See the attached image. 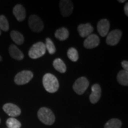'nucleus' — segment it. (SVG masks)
I'll use <instances>...</instances> for the list:
<instances>
[{"instance_id": "obj_1", "label": "nucleus", "mask_w": 128, "mask_h": 128, "mask_svg": "<svg viewBox=\"0 0 128 128\" xmlns=\"http://www.w3.org/2000/svg\"><path fill=\"white\" fill-rule=\"evenodd\" d=\"M42 83L44 89L50 93L56 92L60 87L57 78L50 73H47L44 75L42 79Z\"/></svg>"}, {"instance_id": "obj_2", "label": "nucleus", "mask_w": 128, "mask_h": 128, "mask_svg": "<svg viewBox=\"0 0 128 128\" xmlns=\"http://www.w3.org/2000/svg\"><path fill=\"white\" fill-rule=\"evenodd\" d=\"M38 117L43 124L52 125L55 121V117L52 110L45 107L40 108L38 112Z\"/></svg>"}, {"instance_id": "obj_3", "label": "nucleus", "mask_w": 128, "mask_h": 128, "mask_svg": "<svg viewBox=\"0 0 128 128\" xmlns=\"http://www.w3.org/2000/svg\"><path fill=\"white\" fill-rule=\"evenodd\" d=\"M46 51L45 44L42 42H39L30 48L28 51V56L33 60H36L45 55Z\"/></svg>"}, {"instance_id": "obj_4", "label": "nucleus", "mask_w": 128, "mask_h": 128, "mask_svg": "<svg viewBox=\"0 0 128 128\" xmlns=\"http://www.w3.org/2000/svg\"><path fill=\"white\" fill-rule=\"evenodd\" d=\"M33 77V74L32 71L28 70L19 72L14 77V82L17 85L22 86L28 84Z\"/></svg>"}, {"instance_id": "obj_5", "label": "nucleus", "mask_w": 128, "mask_h": 128, "mask_svg": "<svg viewBox=\"0 0 128 128\" xmlns=\"http://www.w3.org/2000/svg\"><path fill=\"white\" fill-rule=\"evenodd\" d=\"M28 26L32 31L39 33L44 28V24L42 20L36 15H32L28 18Z\"/></svg>"}, {"instance_id": "obj_6", "label": "nucleus", "mask_w": 128, "mask_h": 128, "mask_svg": "<svg viewBox=\"0 0 128 128\" xmlns=\"http://www.w3.org/2000/svg\"><path fill=\"white\" fill-rule=\"evenodd\" d=\"M89 86V81L84 76L80 77L76 80L73 85V90L76 94L82 95Z\"/></svg>"}, {"instance_id": "obj_7", "label": "nucleus", "mask_w": 128, "mask_h": 128, "mask_svg": "<svg viewBox=\"0 0 128 128\" xmlns=\"http://www.w3.org/2000/svg\"><path fill=\"white\" fill-rule=\"evenodd\" d=\"M122 33L119 29L113 30L107 35L106 44L110 46H115L119 43L121 39Z\"/></svg>"}, {"instance_id": "obj_8", "label": "nucleus", "mask_w": 128, "mask_h": 128, "mask_svg": "<svg viewBox=\"0 0 128 128\" xmlns=\"http://www.w3.org/2000/svg\"><path fill=\"white\" fill-rule=\"evenodd\" d=\"M60 7L62 15L64 17L70 16L74 9L72 3L69 0H61L60 3Z\"/></svg>"}, {"instance_id": "obj_9", "label": "nucleus", "mask_w": 128, "mask_h": 128, "mask_svg": "<svg viewBox=\"0 0 128 128\" xmlns=\"http://www.w3.org/2000/svg\"><path fill=\"white\" fill-rule=\"evenodd\" d=\"M3 110L12 118L18 116L21 114L20 108L17 105L12 103H6L3 106Z\"/></svg>"}, {"instance_id": "obj_10", "label": "nucleus", "mask_w": 128, "mask_h": 128, "mask_svg": "<svg viewBox=\"0 0 128 128\" xmlns=\"http://www.w3.org/2000/svg\"><path fill=\"white\" fill-rule=\"evenodd\" d=\"M100 38L95 34H92L86 38L84 42V46L87 49H93L98 46Z\"/></svg>"}, {"instance_id": "obj_11", "label": "nucleus", "mask_w": 128, "mask_h": 128, "mask_svg": "<svg viewBox=\"0 0 128 128\" xmlns=\"http://www.w3.org/2000/svg\"><path fill=\"white\" fill-rule=\"evenodd\" d=\"M110 23L107 19H102L98 22L97 25V30L102 37H105L108 33L110 29Z\"/></svg>"}, {"instance_id": "obj_12", "label": "nucleus", "mask_w": 128, "mask_h": 128, "mask_svg": "<svg viewBox=\"0 0 128 128\" xmlns=\"http://www.w3.org/2000/svg\"><path fill=\"white\" fill-rule=\"evenodd\" d=\"M92 93L90 95V101L92 104H95L100 100L102 95V88L100 85L95 84L92 87Z\"/></svg>"}, {"instance_id": "obj_13", "label": "nucleus", "mask_w": 128, "mask_h": 128, "mask_svg": "<svg viewBox=\"0 0 128 128\" xmlns=\"http://www.w3.org/2000/svg\"><path fill=\"white\" fill-rule=\"evenodd\" d=\"M94 28L90 23L81 24L78 26V32L81 38H87L92 34Z\"/></svg>"}, {"instance_id": "obj_14", "label": "nucleus", "mask_w": 128, "mask_h": 128, "mask_svg": "<svg viewBox=\"0 0 128 128\" xmlns=\"http://www.w3.org/2000/svg\"><path fill=\"white\" fill-rule=\"evenodd\" d=\"M12 12H13V14L16 17V19L18 22H23L26 18V10L22 5H16L15 7H14Z\"/></svg>"}, {"instance_id": "obj_15", "label": "nucleus", "mask_w": 128, "mask_h": 128, "mask_svg": "<svg viewBox=\"0 0 128 128\" xmlns=\"http://www.w3.org/2000/svg\"><path fill=\"white\" fill-rule=\"evenodd\" d=\"M9 54L11 57L17 60H22L24 58L23 53L14 44H11L10 46Z\"/></svg>"}, {"instance_id": "obj_16", "label": "nucleus", "mask_w": 128, "mask_h": 128, "mask_svg": "<svg viewBox=\"0 0 128 128\" xmlns=\"http://www.w3.org/2000/svg\"><path fill=\"white\" fill-rule=\"evenodd\" d=\"M69 35H70V33H69L68 30L65 28H58L56 30L55 36L56 38L59 39L60 41H64L66 40L68 38Z\"/></svg>"}, {"instance_id": "obj_17", "label": "nucleus", "mask_w": 128, "mask_h": 128, "mask_svg": "<svg viewBox=\"0 0 128 128\" xmlns=\"http://www.w3.org/2000/svg\"><path fill=\"white\" fill-rule=\"evenodd\" d=\"M10 36L14 42L18 45H22L24 41V38L23 34L19 32L16 31V30H12L11 32Z\"/></svg>"}, {"instance_id": "obj_18", "label": "nucleus", "mask_w": 128, "mask_h": 128, "mask_svg": "<svg viewBox=\"0 0 128 128\" xmlns=\"http://www.w3.org/2000/svg\"><path fill=\"white\" fill-rule=\"evenodd\" d=\"M117 80L122 86H128V72L124 70H121L117 76Z\"/></svg>"}, {"instance_id": "obj_19", "label": "nucleus", "mask_w": 128, "mask_h": 128, "mask_svg": "<svg viewBox=\"0 0 128 128\" xmlns=\"http://www.w3.org/2000/svg\"><path fill=\"white\" fill-rule=\"evenodd\" d=\"M53 66L57 71L60 73H65L66 71V66L63 60L60 58H56L53 62Z\"/></svg>"}, {"instance_id": "obj_20", "label": "nucleus", "mask_w": 128, "mask_h": 128, "mask_svg": "<svg viewBox=\"0 0 128 128\" xmlns=\"http://www.w3.org/2000/svg\"><path fill=\"white\" fill-rule=\"evenodd\" d=\"M122 122L118 119H112L104 125V128H121Z\"/></svg>"}, {"instance_id": "obj_21", "label": "nucleus", "mask_w": 128, "mask_h": 128, "mask_svg": "<svg viewBox=\"0 0 128 128\" xmlns=\"http://www.w3.org/2000/svg\"><path fill=\"white\" fill-rule=\"evenodd\" d=\"M7 128H20L22 124L18 120L14 118H10L6 121Z\"/></svg>"}, {"instance_id": "obj_22", "label": "nucleus", "mask_w": 128, "mask_h": 128, "mask_svg": "<svg viewBox=\"0 0 128 128\" xmlns=\"http://www.w3.org/2000/svg\"><path fill=\"white\" fill-rule=\"evenodd\" d=\"M67 55H68V58L72 62L77 61L79 58L78 51L74 48H71L68 49L67 52Z\"/></svg>"}, {"instance_id": "obj_23", "label": "nucleus", "mask_w": 128, "mask_h": 128, "mask_svg": "<svg viewBox=\"0 0 128 128\" xmlns=\"http://www.w3.org/2000/svg\"><path fill=\"white\" fill-rule=\"evenodd\" d=\"M46 49L48 50V52L50 54L53 55L56 52V48L54 42L50 38H46Z\"/></svg>"}, {"instance_id": "obj_24", "label": "nucleus", "mask_w": 128, "mask_h": 128, "mask_svg": "<svg viewBox=\"0 0 128 128\" xmlns=\"http://www.w3.org/2000/svg\"><path fill=\"white\" fill-rule=\"evenodd\" d=\"M0 29L4 32H7L9 30L8 22L4 15L0 16Z\"/></svg>"}, {"instance_id": "obj_25", "label": "nucleus", "mask_w": 128, "mask_h": 128, "mask_svg": "<svg viewBox=\"0 0 128 128\" xmlns=\"http://www.w3.org/2000/svg\"><path fill=\"white\" fill-rule=\"evenodd\" d=\"M122 66L123 68L124 69V70L126 71H128V62L127 60H123L122 62Z\"/></svg>"}, {"instance_id": "obj_26", "label": "nucleus", "mask_w": 128, "mask_h": 128, "mask_svg": "<svg viewBox=\"0 0 128 128\" xmlns=\"http://www.w3.org/2000/svg\"><path fill=\"white\" fill-rule=\"evenodd\" d=\"M124 12L126 16H128V3L126 2L124 7Z\"/></svg>"}, {"instance_id": "obj_27", "label": "nucleus", "mask_w": 128, "mask_h": 128, "mask_svg": "<svg viewBox=\"0 0 128 128\" xmlns=\"http://www.w3.org/2000/svg\"><path fill=\"white\" fill-rule=\"evenodd\" d=\"M125 1H126L125 0H122V1H121V0H119V1H118V2L123 3V2H125Z\"/></svg>"}, {"instance_id": "obj_28", "label": "nucleus", "mask_w": 128, "mask_h": 128, "mask_svg": "<svg viewBox=\"0 0 128 128\" xmlns=\"http://www.w3.org/2000/svg\"><path fill=\"white\" fill-rule=\"evenodd\" d=\"M2 60V57H1V56H0V62Z\"/></svg>"}, {"instance_id": "obj_29", "label": "nucleus", "mask_w": 128, "mask_h": 128, "mask_svg": "<svg viewBox=\"0 0 128 128\" xmlns=\"http://www.w3.org/2000/svg\"><path fill=\"white\" fill-rule=\"evenodd\" d=\"M1 34V29H0V35Z\"/></svg>"}, {"instance_id": "obj_30", "label": "nucleus", "mask_w": 128, "mask_h": 128, "mask_svg": "<svg viewBox=\"0 0 128 128\" xmlns=\"http://www.w3.org/2000/svg\"><path fill=\"white\" fill-rule=\"evenodd\" d=\"M0 123H1V119H0Z\"/></svg>"}]
</instances>
